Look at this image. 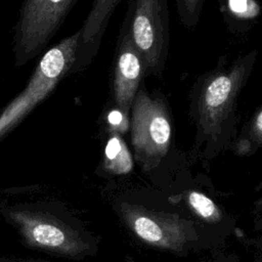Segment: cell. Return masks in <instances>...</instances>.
I'll return each mask as SVG.
<instances>
[{"label":"cell","mask_w":262,"mask_h":262,"mask_svg":"<svg viewBox=\"0 0 262 262\" xmlns=\"http://www.w3.org/2000/svg\"><path fill=\"white\" fill-rule=\"evenodd\" d=\"M256 51L235 59L228 67L217 68L200 76L189 93V116L194 123L198 141L218 144L235 129L237 98L256 60Z\"/></svg>","instance_id":"cell-1"},{"label":"cell","mask_w":262,"mask_h":262,"mask_svg":"<svg viewBox=\"0 0 262 262\" xmlns=\"http://www.w3.org/2000/svg\"><path fill=\"white\" fill-rule=\"evenodd\" d=\"M80 30L50 47L38 61L26 87L0 113V139L11 132L71 73Z\"/></svg>","instance_id":"cell-2"},{"label":"cell","mask_w":262,"mask_h":262,"mask_svg":"<svg viewBox=\"0 0 262 262\" xmlns=\"http://www.w3.org/2000/svg\"><path fill=\"white\" fill-rule=\"evenodd\" d=\"M123 23L141 54L145 75L161 76L170 44L168 0H129Z\"/></svg>","instance_id":"cell-3"},{"label":"cell","mask_w":262,"mask_h":262,"mask_svg":"<svg viewBox=\"0 0 262 262\" xmlns=\"http://www.w3.org/2000/svg\"><path fill=\"white\" fill-rule=\"evenodd\" d=\"M77 1H23L13 35L12 51L16 67L26 64L45 49Z\"/></svg>","instance_id":"cell-4"},{"label":"cell","mask_w":262,"mask_h":262,"mask_svg":"<svg viewBox=\"0 0 262 262\" xmlns=\"http://www.w3.org/2000/svg\"><path fill=\"white\" fill-rule=\"evenodd\" d=\"M129 114L131 141L136 157L152 163L167 152L172 140V117L165 97L138 89Z\"/></svg>","instance_id":"cell-5"},{"label":"cell","mask_w":262,"mask_h":262,"mask_svg":"<svg viewBox=\"0 0 262 262\" xmlns=\"http://www.w3.org/2000/svg\"><path fill=\"white\" fill-rule=\"evenodd\" d=\"M145 75V67L141 54L134 46L126 25L122 23L113 67V99L115 106L130 114V108L141 80Z\"/></svg>","instance_id":"cell-6"},{"label":"cell","mask_w":262,"mask_h":262,"mask_svg":"<svg viewBox=\"0 0 262 262\" xmlns=\"http://www.w3.org/2000/svg\"><path fill=\"white\" fill-rule=\"evenodd\" d=\"M123 0H93L92 7L80 29L76 60L71 73L84 69L99 49L102 36L115 9Z\"/></svg>","instance_id":"cell-7"},{"label":"cell","mask_w":262,"mask_h":262,"mask_svg":"<svg viewBox=\"0 0 262 262\" xmlns=\"http://www.w3.org/2000/svg\"><path fill=\"white\" fill-rule=\"evenodd\" d=\"M108 137L104 147V161L106 168L115 173H128L132 169L130 151L117 132H107Z\"/></svg>","instance_id":"cell-8"},{"label":"cell","mask_w":262,"mask_h":262,"mask_svg":"<svg viewBox=\"0 0 262 262\" xmlns=\"http://www.w3.org/2000/svg\"><path fill=\"white\" fill-rule=\"evenodd\" d=\"M262 142V108L259 106L253 114L250 121L243 129L241 138L237 140L236 149L246 152L251 148V145L256 143L260 145Z\"/></svg>","instance_id":"cell-9"},{"label":"cell","mask_w":262,"mask_h":262,"mask_svg":"<svg viewBox=\"0 0 262 262\" xmlns=\"http://www.w3.org/2000/svg\"><path fill=\"white\" fill-rule=\"evenodd\" d=\"M32 237L36 243L46 247H61L67 242V234L58 227L48 223H38L32 227Z\"/></svg>","instance_id":"cell-10"},{"label":"cell","mask_w":262,"mask_h":262,"mask_svg":"<svg viewBox=\"0 0 262 262\" xmlns=\"http://www.w3.org/2000/svg\"><path fill=\"white\" fill-rule=\"evenodd\" d=\"M204 1L205 0H175L180 23L184 27L193 29L198 25Z\"/></svg>","instance_id":"cell-11"},{"label":"cell","mask_w":262,"mask_h":262,"mask_svg":"<svg viewBox=\"0 0 262 262\" xmlns=\"http://www.w3.org/2000/svg\"><path fill=\"white\" fill-rule=\"evenodd\" d=\"M136 233L143 239L149 243H160L163 239L164 233L161 227L147 217H138L133 223Z\"/></svg>","instance_id":"cell-12"},{"label":"cell","mask_w":262,"mask_h":262,"mask_svg":"<svg viewBox=\"0 0 262 262\" xmlns=\"http://www.w3.org/2000/svg\"><path fill=\"white\" fill-rule=\"evenodd\" d=\"M105 123L107 132H117L120 135L125 134L130 126L129 115L115 106L106 113Z\"/></svg>","instance_id":"cell-13"},{"label":"cell","mask_w":262,"mask_h":262,"mask_svg":"<svg viewBox=\"0 0 262 262\" xmlns=\"http://www.w3.org/2000/svg\"><path fill=\"white\" fill-rule=\"evenodd\" d=\"M188 200L191 207L204 218H210L216 215L217 210L214 203L206 195L199 192H191Z\"/></svg>","instance_id":"cell-14"},{"label":"cell","mask_w":262,"mask_h":262,"mask_svg":"<svg viewBox=\"0 0 262 262\" xmlns=\"http://www.w3.org/2000/svg\"><path fill=\"white\" fill-rule=\"evenodd\" d=\"M249 2H252L251 0H228V6L230 7V10L232 13H235L236 15H245V11H249V13L253 16H255L254 11V4L247 5Z\"/></svg>","instance_id":"cell-15"}]
</instances>
